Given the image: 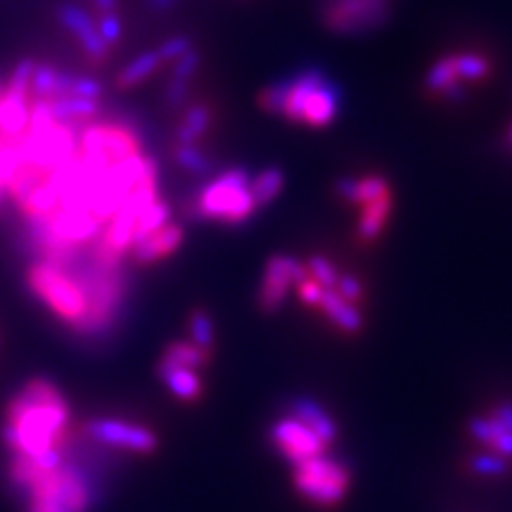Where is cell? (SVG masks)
I'll return each mask as SVG.
<instances>
[{"instance_id": "obj_1", "label": "cell", "mask_w": 512, "mask_h": 512, "mask_svg": "<svg viewBox=\"0 0 512 512\" xmlns=\"http://www.w3.org/2000/svg\"><path fill=\"white\" fill-rule=\"evenodd\" d=\"M71 410L56 384L45 378L28 380L5 408L3 440L13 455L41 459L60 453L69 442Z\"/></svg>"}, {"instance_id": "obj_2", "label": "cell", "mask_w": 512, "mask_h": 512, "mask_svg": "<svg viewBox=\"0 0 512 512\" xmlns=\"http://www.w3.org/2000/svg\"><path fill=\"white\" fill-rule=\"evenodd\" d=\"M26 282L37 299L43 301L62 323L71 325L73 329L82 327L88 314V295L82 280L75 274H69L60 265L39 261L30 265Z\"/></svg>"}, {"instance_id": "obj_3", "label": "cell", "mask_w": 512, "mask_h": 512, "mask_svg": "<svg viewBox=\"0 0 512 512\" xmlns=\"http://www.w3.org/2000/svg\"><path fill=\"white\" fill-rule=\"evenodd\" d=\"M190 212L197 218L224 224L246 222L256 212L250 192V173L242 167L220 173L192 201Z\"/></svg>"}, {"instance_id": "obj_4", "label": "cell", "mask_w": 512, "mask_h": 512, "mask_svg": "<svg viewBox=\"0 0 512 512\" xmlns=\"http://www.w3.org/2000/svg\"><path fill=\"white\" fill-rule=\"evenodd\" d=\"M350 483L352 476L344 463L329 459L325 455L299 463L293 472L295 491L308 504L320 510L338 508L348 495Z\"/></svg>"}, {"instance_id": "obj_5", "label": "cell", "mask_w": 512, "mask_h": 512, "mask_svg": "<svg viewBox=\"0 0 512 512\" xmlns=\"http://www.w3.org/2000/svg\"><path fill=\"white\" fill-rule=\"evenodd\" d=\"M393 0H327L325 24L340 35H363L389 20Z\"/></svg>"}, {"instance_id": "obj_6", "label": "cell", "mask_w": 512, "mask_h": 512, "mask_svg": "<svg viewBox=\"0 0 512 512\" xmlns=\"http://www.w3.org/2000/svg\"><path fill=\"white\" fill-rule=\"evenodd\" d=\"M489 62L474 52L448 54L427 75V88L440 96H459L463 88L483 82Z\"/></svg>"}, {"instance_id": "obj_7", "label": "cell", "mask_w": 512, "mask_h": 512, "mask_svg": "<svg viewBox=\"0 0 512 512\" xmlns=\"http://www.w3.org/2000/svg\"><path fill=\"white\" fill-rule=\"evenodd\" d=\"M77 150L84 154H101L111 163L143 154L137 133L120 124H86L77 135Z\"/></svg>"}, {"instance_id": "obj_8", "label": "cell", "mask_w": 512, "mask_h": 512, "mask_svg": "<svg viewBox=\"0 0 512 512\" xmlns=\"http://www.w3.org/2000/svg\"><path fill=\"white\" fill-rule=\"evenodd\" d=\"M271 444L293 466L323 457L329 448V444L320 440L308 425H303L293 414L284 416L271 427Z\"/></svg>"}, {"instance_id": "obj_9", "label": "cell", "mask_w": 512, "mask_h": 512, "mask_svg": "<svg viewBox=\"0 0 512 512\" xmlns=\"http://www.w3.org/2000/svg\"><path fill=\"white\" fill-rule=\"evenodd\" d=\"M308 276H310L308 267L303 261H297L293 256H282V254L271 256L265 267L261 291L256 303H259V308L267 314L278 312L288 297V291H291V284L306 280Z\"/></svg>"}, {"instance_id": "obj_10", "label": "cell", "mask_w": 512, "mask_h": 512, "mask_svg": "<svg viewBox=\"0 0 512 512\" xmlns=\"http://www.w3.org/2000/svg\"><path fill=\"white\" fill-rule=\"evenodd\" d=\"M86 434L94 442L122 448L128 453L152 455L158 448V438L152 429L122 419H92L86 423Z\"/></svg>"}, {"instance_id": "obj_11", "label": "cell", "mask_w": 512, "mask_h": 512, "mask_svg": "<svg viewBox=\"0 0 512 512\" xmlns=\"http://www.w3.org/2000/svg\"><path fill=\"white\" fill-rule=\"evenodd\" d=\"M472 438L504 461H512V404H498L470 423Z\"/></svg>"}, {"instance_id": "obj_12", "label": "cell", "mask_w": 512, "mask_h": 512, "mask_svg": "<svg viewBox=\"0 0 512 512\" xmlns=\"http://www.w3.org/2000/svg\"><path fill=\"white\" fill-rule=\"evenodd\" d=\"M58 22L64 30H69L71 35L82 45L84 54L92 64H101L109 56V45L103 41V37L96 30V24L92 22L90 15L77 5H62L58 9Z\"/></svg>"}, {"instance_id": "obj_13", "label": "cell", "mask_w": 512, "mask_h": 512, "mask_svg": "<svg viewBox=\"0 0 512 512\" xmlns=\"http://www.w3.org/2000/svg\"><path fill=\"white\" fill-rule=\"evenodd\" d=\"M340 107H342V90L327 75L325 82L316 86L310 92L306 103H303L301 124L312 126V128H325L340 116Z\"/></svg>"}, {"instance_id": "obj_14", "label": "cell", "mask_w": 512, "mask_h": 512, "mask_svg": "<svg viewBox=\"0 0 512 512\" xmlns=\"http://www.w3.org/2000/svg\"><path fill=\"white\" fill-rule=\"evenodd\" d=\"M184 244V229L180 224H165L163 229L154 231L146 239H141L133 246V259L137 265H154L167 259L175 250Z\"/></svg>"}, {"instance_id": "obj_15", "label": "cell", "mask_w": 512, "mask_h": 512, "mask_svg": "<svg viewBox=\"0 0 512 512\" xmlns=\"http://www.w3.org/2000/svg\"><path fill=\"white\" fill-rule=\"evenodd\" d=\"M30 103L32 96L22 92H11L5 88L0 96V139L18 143L30 122Z\"/></svg>"}, {"instance_id": "obj_16", "label": "cell", "mask_w": 512, "mask_h": 512, "mask_svg": "<svg viewBox=\"0 0 512 512\" xmlns=\"http://www.w3.org/2000/svg\"><path fill=\"white\" fill-rule=\"evenodd\" d=\"M156 374L167 384L169 391L178 399H182V402L192 404V402H197V399H201L203 380L199 378V372L188 370V367L158 361Z\"/></svg>"}, {"instance_id": "obj_17", "label": "cell", "mask_w": 512, "mask_h": 512, "mask_svg": "<svg viewBox=\"0 0 512 512\" xmlns=\"http://www.w3.org/2000/svg\"><path fill=\"white\" fill-rule=\"evenodd\" d=\"M393 212V192H387L370 203L361 205V216H359V227L357 237L363 244H372L380 237L382 229L387 227L389 216Z\"/></svg>"}, {"instance_id": "obj_18", "label": "cell", "mask_w": 512, "mask_h": 512, "mask_svg": "<svg viewBox=\"0 0 512 512\" xmlns=\"http://www.w3.org/2000/svg\"><path fill=\"white\" fill-rule=\"evenodd\" d=\"M318 310L323 312L335 327L348 335L359 333L363 327V316L359 312V306H352V303H348L335 293L333 288H327L323 299H320Z\"/></svg>"}, {"instance_id": "obj_19", "label": "cell", "mask_w": 512, "mask_h": 512, "mask_svg": "<svg viewBox=\"0 0 512 512\" xmlns=\"http://www.w3.org/2000/svg\"><path fill=\"white\" fill-rule=\"evenodd\" d=\"M50 107L56 122L75 126L77 131H82L86 122L101 109L99 101L82 99V96H58V99H50Z\"/></svg>"}, {"instance_id": "obj_20", "label": "cell", "mask_w": 512, "mask_h": 512, "mask_svg": "<svg viewBox=\"0 0 512 512\" xmlns=\"http://www.w3.org/2000/svg\"><path fill=\"white\" fill-rule=\"evenodd\" d=\"M293 416L303 425H308L325 444L331 446L338 440V425H335L331 416L316 402H312V399H297L293 404Z\"/></svg>"}, {"instance_id": "obj_21", "label": "cell", "mask_w": 512, "mask_h": 512, "mask_svg": "<svg viewBox=\"0 0 512 512\" xmlns=\"http://www.w3.org/2000/svg\"><path fill=\"white\" fill-rule=\"evenodd\" d=\"M212 109L199 103L190 105L182 122L175 128V139H178V146H197V141L207 133V128L212 124Z\"/></svg>"}, {"instance_id": "obj_22", "label": "cell", "mask_w": 512, "mask_h": 512, "mask_svg": "<svg viewBox=\"0 0 512 512\" xmlns=\"http://www.w3.org/2000/svg\"><path fill=\"white\" fill-rule=\"evenodd\" d=\"M160 361L171 363V365H180V367H188V370L199 372V370H203V367L210 365L212 350L199 348L197 344H192V342H173L165 348Z\"/></svg>"}, {"instance_id": "obj_23", "label": "cell", "mask_w": 512, "mask_h": 512, "mask_svg": "<svg viewBox=\"0 0 512 512\" xmlns=\"http://www.w3.org/2000/svg\"><path fill=\"white\" fill-rule=\"evenodd\" d=\"M160 64H163V60L158 58L156 50L154 52H143L141 56H137L135 60H131V62L126 64V67L122 69V73L118 75L116 84L120 88H124V90L126 88H135L141 82H146L148 77H152L160 69Z\"/></svg>"}, {"instance_id": "obj_24", "label": "cell", "mask_w": 512, "mask_h": 512, "mask_svg": "<svg viewBox=\"0 0 512 512\" xmlns=\"http://www.w3.org/2000/svg\"><path fill=\"white\" fill-rule=\"evenodd\" d=\"M286 184L284 173L278 167L263 169L254 180H250V192L256 207H265L274 201Z\"/></svg>"}, {"instance_id": "obj_25", "label": "cell", "mask_w": 512, "mask_h": 512, "mask_svg": "<svg viewBox=\"0 0 512 512\" xmlns=\"http://www.w3.org/2000/svg\"><path fill=\"white\" fill-rule=\"evenodd\" d=\"M169 216H171L169 203L158 197V199L148 207V210L139 216L137 229H135V244L141 242V239H146L148 235H152L154 231L163 229L165 224H167V220H169Z\"/></svg>"}, {"instance_id": "obj_26", "label": "cell", "mask_w": 512, "mask_h": 512, "mask_svg": "<svg viewBox=\"0 0 512 512\" xmlns=\"http://www.w3.org/2000/svg\"><path fill=\"white\" fill-rule=\"evenodd\" d=\"M188 331H190L192 344H197L199 348H205V350L214 348V340H216L214 320L205 310H192L188 318Z\"/></svg>"}, {"instance_id": "obj_27", "label": "cell", "mask_w": 512, "mask_h": 512, "mask_svg": "<svg viewBox=\"0 0 512 512\" xmlns=\"http://www.w3.org/2000/svg\"><path fill=\"white\" fill-rule=\"evenodd\" d=\"M56 77H58V71L52 67V64L37 62L35 73H32V79H30V96H32V99H43V101L54 99Z\"/></svg>"}, {"instance_id": "obj_28", "label": "cell", "mask_w": 512, "mask_h": 512, "mask_svg": "<svg viewBox=\"0 0 512 512\" xmlns=\"http://www.w3.org/2000/svg\"><path fill=\"white\" fill-rule=\"evenodd\" d=\"M22 160L18 154V146L11 141L0 139V203H3L5 195H7V186L13 180L15 171L20 169Z\"/></svg>"}, {"instance_id": "obj_29", "label": "cell", "mask_w": 512, "mask_h": 512, "mask_svg": "<svg viewBox=\"0 0 512 512\" xmlns=\"http://www.w3.org/2000/svg\"><path fill=\"white\" fill-rule=\"evenodd\" d=\"M288 90H291V77L280 79V82L263 88L261 94H259V99H256V103H259V107L263 111H267V114L282 116L286 99H288Z\"/></svg>"}, {"instance_id": "obj_30", "label": "cell", "mask_w": 512, "mask_h": 512, "mask_svg": "<svg viewBox=\"0 0 512 512\" xmlns=\"http://www.w3.org/2000/svg\"><path fill=\"white\" fill-rule=\"evenodd\" d=\"M306 267H308V274L323 288H335V284H338V280H340L338 267H335L329 259H325V256H320V254L310 256V259L306 261Z\"/></svg>"}, {"instance_id": "obj_31", "label": "cell", "mask_w": 512, "mask_h": 512, "mask_svg": "<svg viewBox=\"0 0 512 512\" xmlns=\"http://www.w3.org/2000/svg\"><path fill=\"white\" fill-rule=\"evenodd\" d=\"M173 158L182 169L190 173H210L212 163L197 146H178L173 150Z\"/></svg>"}, {"instance_id": "obj_32", "label": "cell", "mask_w": 512, "mask_h": 512, "mask_svg": "<svg viewBox=\"0 0 512 512\" xmlns=\"http://www.w3.org/2000/svg\"><path fill=\"white\" fill-rule=\"evenodd\" d=\"M35 67H37L35 60L22 58L18 64H15V69H13L5 88L11 92L30 94V79H32V73H35Z\"/></svg>"}, {"instance_id": "obj_33", "label": "cell", "mask_w": 512, "mask_h": 512, "mask_svg": "<svg viewBox=\"0 0 512 512\" xmlns=\"http://www.w3.org/2000/svg\"><path fill=\"white\" fill-rule=\"evenodd\" d=\"M199 67H201V54L195 50V47H192V50L186 52L180 60H175L171 79H178V82L190 84V79L197 75Z\"/></svg>"}, {"instance_id": "obj_34", "label": "cell", "mask_w": 512, "mask_h": 512, "mask_svg": "<svg viewBox=\"0 0 512 512\" xmlns=\"http://www.w3.org/2000/svg\"><path fill=\"white\" fill-rule=\"evenodd\" d=\"M333 291L338 293L342 299H346L348 303H352V306H359V303L363 301V295H365V288H363L361 280L350 276V274H340V280H338V284H335Z\"/></svg>"}, {"instance_id": "obj_35", "label": "cell", "mask_w": 512, "mask_h": 512, "mask_svg": "<svg viewBox=\"0 0 512 512\" xmlns=\"http://www.w3.org/2000/svg\"><path fill=\"white\" fill-rule=\"evenodd\" d=\"M96 30H99V35L103 37V41L111 47L116 45L122 39V20L120 15L114 13H101V20L96 24Z\"/></svg>"}, {"instance_id": "obj_36", "label": "cell", "mask_w": 512, "mask_h": 512, "mask_svg": "<svg viewBox=\"0 0 512 512\" xmlns=\"http://www.w3.org/2000/svg\"><path fill=\"white\" fill-rule=\"evenodd\" d=\"M190 50H192V41L188 37H173L160 45L156 54L163 62H171V60H180Z\"/></svg>"}, {"instance_id": "obj_37", "label": "cell", "mask_w": 512, "mask_h": 512, "mask_svg": "<svg viewBox=\"0 0 512 512\" xmlns=\"http://www.w3.org/2000/svg\"><path fill=\"white\" fill-rule=\"evenodd\" d=\"M295 286H297V295H299V299H301L303 303H306L308 308H316V310H318V306H320V299H323V295H325L327 288L320 286L312 276H308L306 280L297 282Z\"/></svg>"}, {"instance_id": "obj_38", "label": "cell", "mask_w": 512, "mask_h": 512, "mask_svg": "<svg viewBox=\"0 0 512 512\" xmlns=\"http://www.w3.org/2000/svg\"><path fill=\"white\" fill-rule=\"evenodd\" d=\"M105 88L103 84L99 82V79L94 77H77L75 75V82L71 86V94L69 96H82V99H94L99 101L103 96Z\"/></svg>"}, {"instance_id": "obj_39", "label": "cell", "mask_w": 512, "mask_h": 512, "mask_svg": "<svg viewBox=\"0 0 512 512\" xmlns=\"http://www.w3.org/2000/svg\"><path fill=\"white\" fill-rule=\"evenodd\" d=\"M472 466H474V470L478 474H502L506 470V466H508V461H504V459L489 453L487 457H476L472 461Z\"/></svg>"}, {"instance_id": "obj_40", "label": "cell", "mask_w": 512, "mask_h": 512, "mask_svg": "<svg viewBox=\"0 0 512 512\" xmlns=\"http://www.w3.org/2000/svg\"><path fill=\"white\" fill-rule=\"evenodd\" d=\"M188 99V82H178V79H171L167 92H165V101L169 105H184Z\"/></svg>"}, {"instance_id": "obj_41", "label": "cell", "mask_w": 512, "mask_h": 512, "mask_svg": "<svg viewBox=\"0 0 512 512\" xmlns=\"http://www.w3.org/2000/svg\"><path fill=\"white\" fill-rule=\"evenodd\" d=\"M28 512H64L56 502L50 498H41V495H30Z\"/></svg>"}, {"instance_id": "obj_42", "label": "cell", "mask_w": 512, "mask_h": 512, "mask_svg": "<svg viewBox=\"0 0 512 512\" xmlns=\"http://www.w3.org/2000/svg\"><path fill=\"white\" fill-rule=\"evenodd\" d=\"M175 5H178V0H148V7L156 13H167L171 11Z\"/></svg>"}, {"instance_id": "obj_43", "label": "cell", "mask_w": 512, "mask_h": 512, "mask_svg": "<svg viewBox=\"0 0 512 512\" xmlns=\"http://www.w3.org/2000/svg\"><path fill=\"white\" fill-rule=\"evenodd\" d=\"M94 5L101 13H114L118 7V0H94Z\"/></svg>"}, {"instance_id": "obj_44", "label": "cell", "mask_w": 512, "mask_h": 512, "mask_svg": "<svg viewBox=\"0 0 512 512\" xmlns=\"http://www.w3.org/2000/svg\"><path fill=\"white\" fill-rule=\"evenodd\" d=\"M3 92H5V84H3V82H0V96H3Z\"/></svg>"}, {"instance_id": "obj_45", "label": "cell", "mask_w": 512, "mask_h": 512, "mask_svg": "<svg viewBox=\"0 0 512 512\" xmlns=\"http://www.w3.org/2000/svg\"><path fill=\"white\" fill-rule=\"evenodd\" d=\"M510 139H512V128H510Z\"/></svg>"}]
</instances>
